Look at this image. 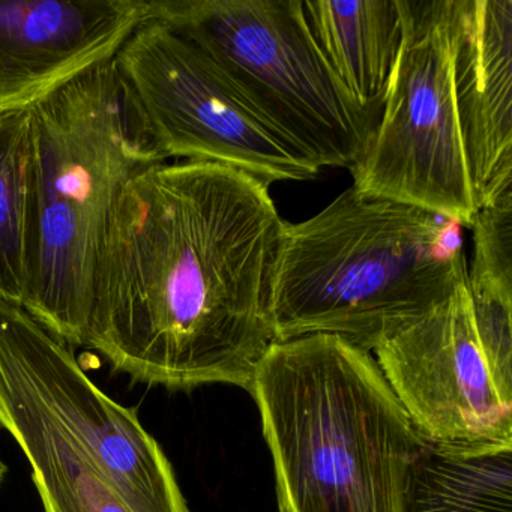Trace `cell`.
<instances>
[{
	"label": "cell",
	"mask_w": 512,
	"mask_h": 512,
	"mask_svg": "<svg viewBox=\"0 0 512 512\" xmlns=\"http://www.w3.org/2000/svg\"><path fill=\"white\" fill-rule=\"evenodd\" d=\"M473 256L467 266L470 298L512 305V185L476 209Z\"/></svg>",
	"instance_id": "cell-16"
},
{
	"label": "cell",
	"mask_w": 512,
	"mask_h": 512,
	"mask_svg": "<svg viewBox=\"0 0 512 512\" xmlns=\"http://www.w3.org/2000/svg\"><path fill=\"white\" fill-rule=\"evenodd\" d=\"M0 373L95 464L128 512H190L169 458L136 412L89 379L70 344L4 299Z\"/></svg>",
	"instance_id": "cell-9"
},
{
	"label": "cell",
	"mask_w": 512,
	"mask_h": 512,
	"mask_svg": "<svg viewBox=\"0 0 512 512\" xmlns=\"http://www.w3.org/2000/svg\"><path fill=\"white\" fill-rule=\"evenodd\" d=\"M269 185L217 163L152 164L122 187L95 266L85 346L136 382L250 391L274 341L281 229Z\"/></svg>",
	"instance_id": "cell-1"
},
{
	"label": "cell",
	"mask_w": 512,
	"mask_h": 512,
	"mask_svg": "<svg viewBox=\"0 0 512 512\" xmlns=\"http://www.w3.org/2000/svg\"><path fill=\"white\" fill-rule=\"evenodd\" d=\"M374 355L424 442L512 448V305L476 301L464 281Z\"/></svg>",
	"instance_id": "cell-7"
},
{
	"label": "cell",
	"mask_w": 512,
	"mask_h": 512,
	"mask_svg": "<svg viewBox=\"0 0 512 512\" xmlns=\"http://www.w3.org/2000/svg\"><path fill=\"white\" fill-rule=\"evenodd\" d=\"M113 59L29 110L31 266L23 308L70 346H85L95 266L122 187L166 161L128 106Z\"/></svg>",
	"instance_id": "cell-4"
},
{
	"label": "cell",
	"mask_w": 512,
	"mask_h": 512,
	"mask_svg": "<svg viewBox=\"0 0 512 512\" xmlns=\"http://www.w3.org/2000/svg\"><path fill=\"white\" fill-rule=\"evenodd\" d=\"M454 95L476 209L512 185V0H452Z\"/></svg>",
	"instance_id": "cell-11"
},
{
	"label": "cell",
	"mask_w": 512,
	"mask_h": 512,
	"mask_svg": "<svg viewBox=\"0 0 512 512\" xmlns=\"http://www.w3.org/2000/svg\"><path fill=\"white\" fill-rule=\"evenodd\" d=\"M401 512H512V448L458 451L422 440Z\"/></svg>",
	"instance_id": "cell-14"
},
{
	"label": "cell",
	"mask_w": 512,
	"mask_h": 512,
	"mask_svg": "<svg viewBox=\"0 0 512 512\" xmlns=\"http://www.w3.org/2000/svg\"><path fill=\"white\" fill-rule=\"evenodd\" d=\"M250 392L281 512H401L422 439L370 353L334 335L272 343Z\"/></svg>",
	"instance_id": "cell-3"
},
{
	"label": "cell",
	"mask_w": 512,
	"mask_h": 512,
	"mask_svg": "<svg viewBox=\"0 0 512 512\" xmlns=\"http://www.w3.org/2000/svg\"><path fill=\"white\" fill-rule=\"evenodd\" d=\"M113 64L128 106L164 160L223 164L268 185L322 172L208 55L167 26L146 20Z\"/></svg>",
	"instance_id": "cell-6"
},
{
	"label": "cell",
	"mask_w": 512,
	"mask_h": 512,
	"mask_svg": "<svg viewBox=\"0 0 512 512\" xmlns=\"http://www.w3.org/2000/svg\"><path fill=\"white\" fill-rule=\"evenodd\" d=\"M146 20L149 0H0V116L112 61Z\"/></svg>",
	"instance_id": "cell-10"
},
{
	"label": "cell",
	"mask_w": 512,
	"mask_h": 512,
	"mask_svg": "<svg viewBox=\"0 0 512 512\" xmlns=\"http://www.w3.org/2000/svg\"><path fill=\"white\" fill-rule=\"evenodd\" d=\"M0 427L28 458L44 512H128L95 464L2 373Z\"/></svg>",
	"instance_id": "cell-13"
},
{
	"label": "cell",
	"mask_w": 512,
	"mask_h": 512,
	"mask_svg": "<svg viewBox=\"0 0 512 512\" xmlns=\"http://www.w3.org/2000/svg\"><path fill=\"white\" fill-rule=\"evenodd\" d=\"M304 11L341 85L362 109L380 116L403 38L397 0H305Z\"/></svg>",
	"instance_id": "cell-12"
},
{
	"label": "cell",
	"mask_w": 512,
	"mask_h": 512,
	"mask_svg": "<svg viewBox=\"0 0 512 512\" xmlns=\"http://www.w3.org/2000/svg\"><path fill=\"white\" fill-rule=\"evenodd\" d=\"M5 473H7V466H5L4 461L0 458V482L4 479Z\"/></svg>",
	"instance_id": "cell-17"
},
{
	"label": "cell",
	"mask_w": 512,
	"mask_h": 512,
	"mask_svg": "<svg viewBox=\"0 0 512 512\" xmlns=\"http://www.w3.org/2000/svg\"><path fill=\"white\" fill-rule=\"evenodd\" d=\"M400 52L356 190L470 226L476 214L454 95L452 0H397Z\"/></svg>",
	"instance_id": "cell-8"
},
{
	"label": "cell",
	"mask_w": 512,
	"mask_h": 512,
	"mask_svg": "<svg viewBox=\"0 0 512 512\" xmlns=\"http://www.w3.org/2000/svg\"><path fill=\"white\" fill-rule=\"evenodd\" d=\"M31 266V118L0 116V299L23 307Z\"/></svg>",
	"instance_id": "cell-15"
},
{
	"label": "cell",
	"mask_w": 512,
	"mask_h": 512,
	"mask_svg": "<svg viewBox=\"0 0 512 512\" xmlns=\"http://www.w3.org/2000/svg\"><path fill=\"white\" fill-rule=\"evenodd\" d=\"M149 19L199 47L320 169L364 157L380 116L341 85L302 0H149Z\"/></svg>",
	"instance_id": "cell-5"
},
{
	"label": "cell",
	"mask_w": 512,
	"mask_h": 512,
	"mask_svg": "<svg viewBox=\"0 0 512 512\" xmlns=\"http://www.w3.org/2000/svg\"><path fill=\"white\" fill-rule=\"evenodd\" d=\"M461 224L347 188L281 223L269 286L275 343L334 335L374 352L466 281Z\"/></svg>",
	"instance_id": "cell-2"
}]
</instances>
